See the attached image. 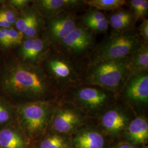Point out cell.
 <instances>
[{
  "mask_svg": "<svg viewBox=\"0 0 148 148\" xmlns=\"http://www.w3.org/2000/svg\"><path fill=\"white\" fill-rule=\"evenodd\" d=\"M5 94L27 101H47L57 91L41 65L17 62L6 67L0 79Z\"/></svg>",
  "mask_w": 148,
  "mask_h": 148,
  "instance_id": "1",
  "label": "cell"
},
{
  "mask_svg": "<svg viewBox=\"0 0 148 148\" xmlns=\"http://www.w3.org/2000/svg\"><path fill=\"white\" fill-rule=\"evenodd\" d=\"M42 66L58 93H67L82 85L86 71L79 60L71 58L52 47Z\"/></svg>",
  "mask_w": 148,
  "mask_h": 148,
  "instance_id": "2",
  "label": "cell"
},
{
  "mask_svg": "<svg viewBox=\"0 0 148 148\" xmlns=\"http://www.w3.org/2000/svg\"><path fill=\"white\" fill-rule=\"evenodd\" d=\"M129 74V56L87 65L82 85H90L118 94Z\"/></svg>",
  "mask_w": 148,
  "mask_h": 148,
  "instance_id": "3",
  "label": "cell"
},
{
  "mask_svg": "<svg viewBox=\"0 0 148 148\" xmlns=\"http://www.w3.org/2000/svg\"><path fill=\"white\" fill-rule=\"evenodd\" d=\"M56 106L49 101L25 102L16 106L18 125L26 137H42L49 128Z\"/></svg>",
  "mask_w": 148,
  "mask_h": 148,
  "instance_id": "4",
  "label": "cell"
},
{
  "mask_svg": "<svg viewBox=\"0 0 148 148\" xmlns=\"http://www.w3.org/2000/svg\"><path fill=\"white\" fill-rule=\"evenodd\" d=\"M143 43L138 33L134 30L122 32H114L104 42L95 47L90 54L87 65L127 57Z\"/></svg>",
  "mask_w": 148,
  "mask_h": 148,
  "instance_id": "5",
  "label": "cell"
},
{
  "mask_svg": "<svg viewBox=\"0 0 148 148\" xmlns=\"http://www.w3.org/2000/svg\"><path fill=\"white\" fill-rule=\"evenodd\" d=\"M71 104L85 114L101 115L111 106L117 94L101 87L81 85L69 92Z\"/></svg>",
  "mask_w": 148,
  "mask_h": 148,
  "instance_id": "6",
  "label": "cell"
},
{
  "mask_svg": "<svg viewBox=\"0 0 148 148\" xmlns=\"http://www.w3.org/2000/svg\"><path fill=\"white\" fill-rule=\"evenodd\" d=\"M93 32L82 24H78L57 45L54 46L71 58L79 60L90 54L95 48Z\"/></svg>",
  "mask_w": 148,
  "mask_h": 148,
  "instance_id": "7",
  "label": "cell"
},
{
  "mask_svg": "<svg viewBox=\"0 0 148 148\" xmlns=\"http://www.w3.org/2000/svg\"><path fill=\"white\" fill-rule=\"evenodd\" d=\"M86 114L73 104L56 106L51 122L52 133L65 135L75 133L82 127Z\"/></svg>",
  "mask_w": 148,
  "mask_h": 148,
  "instance_id": "8",
  "label": "cell"
},
{
  "mask_svg": "<svg viewBox=\"0 0 148 148\" xmlns=\"http://www.w3.org/2000/svg\"><path fill=\"white\" fill-rule=\"evenodd\" d=\"M118 94L129 104L142 107L148 103V71L128 74Z\"/></svg>",
  "mask_w": 148,
  "mask_h": 148,
  "instance_id": "9",
  "label": "cell"
},
{
  "mask_svg": "<svg viewBox=\"0 0 148 148\" xmlns=\"http://www.w3.org/2000/svg\"><path fill=\"white\" fill-rule=\"evenodd\" d=\"M79 24L73 12L65 11L48 18L46 36L52 47L57 45L73 32Z\"/></svg>",
  "mask_w": 148,
  "mask_h": 148,
  "instance_id": "10",
  "label": "cell"
},
{
  "mask_svg": "<svg viewBox=\"0 0 148 148\" xmlns=\"http://www.w3.org/2000/svg\"><path fill=\"white\" fill-rule=\"evenodd\" d=\"M19 57L21 62L40 65L49 52L52 45L47 38H25L20 45Z\"/></svg>",
  "mask_w": 148,
  "mask_h": 148,
  "instance_id": "11",
  "label": "cell"
},
{
  "mask_svg": "<svg viewBox=\"0 0 148 148\" xmlns=\"http://www.w3.org/2000/svg\"><path fill=\"white\" fill-rule=\"evenodd\" d=\"M131 120L128 111L120 106H111L99 116L103 129L114 135L125 131Z\"/></svg>",
  "mask_w": 148,
  "mask_h": 148,
  "instance_id": "12",
  "label": "cell"
},
{
  "mask_svg": "<svg viewBox=\"0 0 148 148\" xmlns=\"http://www.w3.org/2000/svg\"><path fill=\"white\" fill-rule=\"evenodd\" d=\"M32 2L37 13L47 19L63 12H72L85 5L84 1L79 0H37Z\"/></svg>",
  "mask_w": 148,
  "mask_h": 148,
  "instance_id": "13",
  "label": "cell"
},
{
  "mask_svg": "<svg viewBox=\"0 0 148 148\" xmlns=\"http://www.w3.org/2000/svg\"><path fill=\"white\" fill-rule=\"evenodd\" d=\"M71 140L73 148H104L106 141L99 130L93 127H81Z\"/></svg>",
  "mask_w": 148,
  "mask_h": 148,
  "instance_id": "14",
  "label": "cell"
},
{
  "mask_svg": "<svg viewBox=\"0 0 148 148\" xmlns=\"http://www.w3.org/2000/svg\"><path fill=\"white\" fill-rule=\"evenodd\" d=\"M26 136L12 123L0 129V148H27Z\"/></svg>",
  "mask_w": 148,
  "mask_h": 148,
  "instance_id": "15",
  "label": "cell"
},
{
  "mask_svg": "<svg viewBox=\"0 0 148 148\" xmlns=\"http://www.w3.org/2000/svg\"><path fill=\"white\" fill-rule=\"evenodd\" d=\"M125 132L130 142L136 145L146 143L148 139V123L143 116L136 117L130 122Z\"/></svg>",
  "mask_w": 148,
  "mask_h": 148,
  "instance_id": "16",
  "label": "cell"
},
{
  "mask_svg": "<svg viewBox=\"0 0 148 148\" xmlns=\"http://www.w3.org/2000/svg\"><path fill=\"white\" fill-rule=\"evenodd\" d=\"M108 20L115 32L133 30L137 23L132 11L121 8L114 11Z\"/></svg>",
  "mask_w": 148,
  "mask_h": 148,
  "instance_id": "17",
  "label": "cell"
},
{
  "mask_svg": "<svg viewBox=\"0 0 148 148\" xmlns=\"http://www.w3.org/2000/svg\"><path fill=\"white\" fill-rule=\"evenodd\" d=\"M148 71V45H142L129 56V74Z\"/></svg>",
  "mask_w": 148,
  "mask_h": 148,
  "instance_id": "18",
  "label": "cell"
},
{
  "mask_svg": "<svg viewBox=\"0 0 148 148\" xmlns=\"http://www.w3.org/2000/svg\"><path fill=\"white\" fill-rule=\"evenodd\" d=\"M37 148H73L71 141L64 135L52 133L43 137L37 144Z\"/></svg>",
  "mask_w": 148,
  "mask_h": 148,
  "instance_id": "19",
  "label": "cell"
},
{
  "mask_svg": "<svg viewBox=\"0 0 148 148\" xmlns=\"http://www.w3.org/2000/svg\"><path fill=\"white\" fill-rule=\"evenodd\" d=\"M86 5L99 11H113L121 8L126 3L125 0H86Z\"/></svg>",
  "mask_w": 148,
  "mask_h": 148,
  "instance_id": "20",
  "label": "cell"
},
{
  "mask_svg": "<svg viewBox=\"0 0 148 148\" xmlns=\"http://www.w3.org/2000/svg\"><path fill=\"white\" fill-rule=\"evenodd\" d=\"M15 116L16 109L8 101L0 98V129L11 124Z\"/></svg>",
  "mask_w": 148,
  "mask_h": 148,
  "instance_id": "21",
  "label": "cell"
},
{
  "mask_svg": "<svg viewBox=\"0 0 148 148\" xmlns=\"http://www.w3.org/2000/svg\"><path fill=\"white\" fill-rule=\"evenodd\" d=\"M43 27V17L40 16L35 10L32 21L25 31L23 32L24 37L25 38L39 37V34L41 32Z\"/></svg>",
  "mask_w": 148,
  "mask_h": 148,
  "instance_id": "22",
  "label": "cell"
},
{
  "mask_svg": "<svg viewBox=\"0 0 148 148\" xmlns=\"http://www.w3.org/2000/svg\"><path fill=\"white\" fill-rule=\"evenodd\" d=\"M129 5L136 21L139 19L144 20L148 16V0H131L126 1Z\"/></svg>",
  "mask_w": 148,
  "mask_h": 148,
  "instance_id": "23",
  "label": "cell"
},
{
  "mask_svg": "<svg viewBox=\"0 0 148 148\" xmlns=\"http://www.w3.org/2000/svg\"><path fill=\"white\" fill-rule=\"evenodd\" d=\"M35 11V9L34 7L31 10H27L21 16L18 17L14 24L16 25V29L18 32L23 34V32L25 31L32 20Z\"/></svg>",
  "mask_w": 148,
  "mask_h": 148,
  "instance_id": "24",
  "label": "cell"
},
{
  "mask_svg": "<svg viewBox=\"0 0 148 148\" xmlns=\"http://www.w3.org/2000/svg\"><path fill=\"white\" fill-rule=\"evenodd\" d=\"M5 32L9 40L11 47L17 45H21L23 41L24 35L21 32H18L16 29L11 27L7 29H2Z\"/></svg>",
  "mask_w": 148,
  "mask_h": 148,
  "instance_id": "25",
  "label": "cell"
},
{
  "mask_svg": "<svg viewBox=\"0 0 148 148\" xmlns=\"http://www.w3.org/2000/svg\"><path fill=\"white\" fill-rule=\"evenodd\" d=\"M107 19L105 14L99 10L93 9L86 12L81 18V24L88 22H97L106 21Z\"/></svg>",
  "mask_w": 148,
  "mask_h": 148,
  "instance_id": "26",
  "label": "cell"
},
{
  "mask_svg": "<svg viewBox=\"0 0 148 148\" xmlns=\"http://www.w3.org/2000/svg\"><path fill=\"white\" fill-rule=\"evenodd\" d=\"M0 16L3 18L11 25L15 24L19 16L16 10L12 8H2L0 10Z\"/></svg>",
  "mask_w": 148,
  "mask_h": 148,
  "instance_id": "27",
  "label": "cell"
},
{
  "mask_svg": "<svg viewBox=\"0 0 148 148\" xmlns=\"http://www.w3.org/2000/svg\"><path fill=\"white\" fill-rule=\"evenodd\" d=\"M138 35L144 43L148 42V21L147 19L143 20L138 29Z\"/></svg>",
  "mask_w": 148,
  "mask_h": 148,
  "instance_id": "28",
  "label": "cell"
},
{
  "mask_svg": "<svg viewBox=\"0 0 148 148\" xmlns=\"http://www.w3.org/2000/svg\"><path fill=\"white\" fill-rule=\"evenodd\" d=\"M32 2L29 0H10L8 3L15 10H21L25 9Z\"/></svg>",
  "mask_w": 148,
  "mask_h": 148,
  "instance_id": "29",
  "label": "cell"
},
{
  "mask_svg": "<svg viewBox=\"0 0 148 148\" xmlns=\"http://www.w3.org/2000/svg\"><path fill=\"white\" fill-rule=\"evenodd\" d=\"M0 46L5 48L11 47L9 40L2 29H0Z\"/></svg>",
  "mask_w": 148,
  "mask_h": 148,
  "instance_id": "30",
  "label": "cell"
},
{
  "mask_svg": "<svg viewBox=\"0 0 148 148\" xmlns=\"http://www.w3.org/2000/svg\"><path fill=\"white\" fill-rule=\"evenodd\" d=\"M11 27H12L11 24L0 16V29H7Z\"/></svg>",
  "mask_w": 148,
  "mask_h": 148,
  "instance_id": "31",
  "label": "cell"
},
{
  "mask_svg": "<svg viewBox=\"0 0 148 148\" xmlns=\"http://www.w3.org/2000/svg\"><path fill=\"white\" fill-rule=\"evenodd\" d=\"M115 148H134L132 145L127 143H123L119 144Z\"/></svg>",
  "mask_w": 148,
  "mask_h": 148,
  "instance_id": "32",
  "label": "cell"
},
{
  "mask_svg": "<svg viewBox=\"0 0 148 148\" xmlns=\"http://www.w3.org/2000/svg\"><path fill=\"white\" fill-rule=\"evenodd\" d=\"M143 148H148L147 146H144Z\"/></svg>",
  "mask_w": 148,
  "mask_h": 148,
  "instance_id": "33",
  "label": "cell"
},
{
  "mask_svg": "<svg viewBox=\"0 0 148 148\" xmlns=\"http://www.w3.org/2000/svg\"><path fill=\"white\" fill-rule=\"evenodd\" d=\"M2 2H3V1H0V3H1Z\"/></svg>",
  "mask_w": 148,
  "mask_h": 148,
  "instance_id": "34",
  "label": "cell"
}]
</instances>
